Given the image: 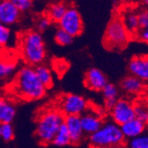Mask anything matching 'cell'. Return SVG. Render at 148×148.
Segmentation results:
<instances>
[{"label":"cell","mask_w":148,"mask_h":148,"mask_svg":"<svg viewBox=\"0 0 148 148\" xmlns=\"http://www.w3.org/2000/svg\"><path fill=\"white\" fill-rule=\"evenodd\" d=\"M12 32L8 27L0 23V47L6 45L11 40Z\"/></svg>","instance_id":"obj_27"},{"label":"cell","mask_w":148,"mask_h":148,"mask_svg":"<svg viewBox=\"0 0 148 148\" xmlns=\"http://www.w3.org/2000/svg\"><path fill=\"white\" fill-rule=\"evenodd\" d=\"M12 2L21 12H27L33 7V1L31 0H12Z\"/></svg>","instance_id":"obj_28"},{"label":"cell","mask_w":148,"mask_h":148,"mask_svg":"<svg viewBox=\"0 0 148 148\" xmlns=\"http://www.w3.org/2000/svg\"><path fill=\"white\" fill-rule=\"evenodd\" d=\"M128 69L131 75L148 82V55L134 56L129 62Z\"/></svg>","instance_id":"obj_9"},{"label":"cell","mask_w":148,"mask_h":148,"mask_svg":"<svg viewBox=\"0 0 148 148\" xmlns=\"http://www.w3.org/2000/svg\"><path fill=\"white\" fill-rule=\"evenodd\" d=\"M90 148H124L126 145L120 126L114 122L103 123L95 133L89 136Z\"/></svg>","instance_id":"obj_4"},{"label":"cell","mask_w":148,"mask_h":148,"mask_svg":"<svg viewBox=\"0 0 148 148\" xmlns=\"http://www.w3.org/2000/svg\"><path fill=\"white\" fill-rule=\"evenodd\" d=\"M16 115V108L9 100L0 98V124L11 123Z\"/></svg>","instance_id":"obj_17"},{"label":"cell","mask_w":148,"mask_h":148,"mask_svg":"<svg viewBox=\"0 0 148 148\" xmlns=\"http://www.w3.org/2000/svg\"><path fill=\"white\" fill-rule=\"evenodd\" d=\"M88 106V101L77 94H63L58 99L57 107L65 116H81L87 111Z\"/></svg>","instance_id":"obj_6"},{"label":"cell","mask_w":148,"mask_h":148,"mask_svg":"<svg viewBox=\"0 0 148 148\" xmlns=\"http://www.w3.org/2000/svg\"><path fill=\"white\" fill-rule=\"evenodd\" d=\"M0 133H1V124H0Z\"/></svg>","instance_id":"obj_33"},{"label":"cell","mask_w":148,"mask_h":148,"mask_svg":"<svg viewBox=\"0 0 148 148\" xmlns=\"http://www.w3.org/2000/svg\"><path fill=\"white\" fill-rule=\"evenodd\" d=\"M64 124L68 129L72 145H77L83 142L85 134L82 129V125H81L80 116H65Z\"/></svg>","instance_id":"obj_11"},{"label":"cell","mask_w":148,"mask_h":148,"mask_svg":"<svg viewBox=\"0 0 148 148\" xmlns=\"http://www.w3.org/2000/svg\"><path fill=\"white\" fill-rule=\"evenodd\" d=\"M101 91L103 94L106 107L108 110H111L118 100L119 90H118L117 86L113 84L107 83L106 85L103 88V90Z\"/></svg>","instance_id":"obj_19"},{"label":"cell","mask_w":148,"mask_h":148,"mask_svg":"<svg viewBox=\"0 0 148 148\" xmlns=\"http://www.w3.org/2000/svg\"><path fill=\"white\" fill-rule=\"evenodd\" d=\"M21 18V12L12 0L0 1V23L8 27L15 24Z\"/></svg>","instance_id":"obj_10"},{"label":"cell","mask_w":148,"mask_h":148,"mask_svg":"<svg viewBox=\"0 0 148 148\" xmlns=\"http://www.w3.org/2000/svg\"><path fill=\"white\" fill-rule=\"evenodd\" d=\"M51 144H53L56 146H59V147L66 146V145H69L71 144L69 133L64 123L59 129L58 132L56 133V135L54 136V138H53Z\"/></svg>","instance_id":"obj_22"},{"label":"cell","mask_w":148,"mask_h":148,"mask_svg":"<svg viewBox=\"0 0 148 148\" xmlns=\"http://www.w3.org/2000/svg\"><path fill=\"white\" fill-rule=\"evenodd\" d=\"M0 138L5 142H10L14 138V130L12 123H4L1 124V133Z\"/></svg>","instance_id":"obj_26"},{"label":"cell","mask_w":148,"mask_h":148,"mask_svg":"<svg viewBox=\"0 0 148 148\" xmlns=\"http://www.w3.org/2000/svg\"><path fill=\"white\" fill-rule=\"evenodd\" d=\"M65 115L57 106H45L39 110L36 119V137L41 145L51 144L60 126L64 123Z\"/></svg>","instance_id":"obj_1"},{"label":"cell","mask_w":148,"mask_h":148,"mask_svg":"<svg viewBox=\"0 0 148 148\" xmlns=\"http://www.w3.org/2000/svg\"><path fill=\"white\" fill-rule=\"evenodd\" d=\"M51 24V21L48 19V17H46L45 15L41 16L40 18H38L37 21H36V29H37V31L39 33L45 31L47 29L50 28Z\"/></svg>","instance_id":"obj_29"},{"label":"cell","mask_w":148,"mask_h":148,"mask_svg":"<svg viewBox=\"0 0 148 148\" xmlns=\"http://www.w3.org/2000/svg\"><path fill=\"white\" fill-rule=\"evenodd\" d=\"M16 68V61L10 60H0V80H5L10 77L15 72Z\"/></svg>","instance_id":"obj_23"},{"label":"cell","mask_w":148,"mask_h":148,"mask_svg":"<svg viewBox=\"0 0 148 148\" xmlns=\"http://www.w3.org/2000/svg\"><path fill=\"white\" fill-rule=\"evenodd\" d=\"M138 38L141 40L142 42L148 44V27L145 29L139 30V32L138 33Z\"/></svg>","instance_id":"obj_31"},{"label":"cell","mask_w":148,"mask_h":148,"mask_svg":"<svg viewBox=\"0 0 148 148\" xmlns=\"http://www.w3.org/2000/svg\"><path fill=\"white\" fill-rule=\"evenodd\" d=\"M107 84V78L105 74L97 68L88 69L84 76V84L90 90L99 91Z\"/></svg>","instance_id":"obj_12"},{"label":"cell","mask_w":148,"mask_h":148,"mask_svg":"<svg viewBox=\"0 0 148 148\" xmlns=\"http://www.w3.org/2000/svg\"><path fill=\"white\" fill-rule=\"evenodd\" d=\"M138 25H139V29H145L148 27V10L144 9L141 10L138 13Z\"/></svg>","instance_id":"obj_30"},{"label":"cell","mask_w":148,"mask_h":148,"mask_svg":"<svg viewBox=\"0 0 148 148\" xmlns=\"http://www.w3.org/2000/svg\"><path fill=\"white\" fill-rule=\"evenodd\" d=\"M144 87V82L131 75L125 76L121 81V88H122V90L125 93L130 94V95H136V94L142 92Z\"/></svg>","instance_id":"obj_15"},{"label":"cell","mask_w":148,"mask_h":148,"mask_svg":"<svg viewBox=\"0 0 148 148\" xmlns=\"http://www.w3.org/2000/svg\"><path fill=\"white\" fill-rule=\"evenodd\" d=\"M20 49L23 60L30 66L43 64L46 58L44 38L41 33L36 30H29L21 35Z\"/></svg>","instance_id":"obj_3"},{"label":"cell","mask_w":148,"mask_h":148,"mask_svg":"<svg viewBox=\"0 0 148 148\" xmlns=\"http://www.w3.org/2000/svg\"><path fill=\"white\" fill-rule=\"evenodd\" d=\"M130 36L120 15H114L107 25L104 35V45L108 50H123L130 43Z\"/></svg>","instance_id":"obj_5"},{"label":"cell","mask_w":148,"mask_h":148,"mask_svg":"<svg viewBox=\"0 0 148 148\" xmlns=\"http://www.w3.org/2000/svg\"><path fill=\"white\" fill-rule=\"evenodd\" d=\"M110 111L113 122L119 126L135 118L133 103L126 99H118Z\"/></svg>","instance_id":"obj_8"},{"label":"cell","mask_w":148,"mask_h":148,"mask_svg":"<svg viewBox=\"0 0 148 148\" xmlns=\"http://www.w3.org/2000/svg\"><path fill=\"white\" fill-rule=\"evenodd\" d=\"M126 148H148V133H143L142 135L129 139L125 145Z\"/></svg>","instance_id":"obj_24"},{"label":"cell","mask_w":148,"mask_h":148,"mask_svg":"<svg viewBox=\"0 0 148 148\" xmlns=\"http://www.w3.org/2000/svg\"><path fill=\"white\" fill-rule=\"evenodd\" d=\"M68 8H69V6L64 2L52 3L48 6L45 15L46 17H48V19L51 22L59 23L60 21L64 16L65 12H66Z\"/></svg>","instance_id":"obj_18"},{"label":"cell","mask_w":148,"mask_h":148,"mask_svg":"<svg viewBox=\"0 0 148 148\" xmlns=\"http://www.w3.org/2000/svg\"><path fill=\"white\" fill-rule=\"evenodd\" d=\"M134 106L135 118L143 123L145 126L148 125V100L139 99Z\"/></svg>","instance_id":"obj_21"},{"label":"cell","mask_w":148,"mask_h":148,"mask_svg":"<svg viewBox=\"0 0 148 148\" xmlns=\"http://www.w3.org/2000/svg\"><path fill=\"white\" fill-rule=\"evenodd\" d=\"M12 90L20 99L33 101L43 99L47 89L39 81L33 66H25L16 74Z\"/></svg>","instance_id":"obj_2"},{"label":"cell","mask_w":148,"mask_h":148,"mask_svg":"<svg viewBox=\"0 0 148 148\" xmlns=\"http://www.w3.org/2000/svg\"><path fill=\"white\" fill-rule=\"evenodd\" d=\"M144 3H145V6H146V7L148 8V0H145V1Z\"/></svg>","instance_id":"obj_32"},{"label":"cell","mask_w":148,"mask_h":148,"mask_svg":"<svg viewBox=\"0 0 148 148\" xmlns=\"http://www.w3.org/2000/svg\"><path fill=\"white\" fill-rule=\"evenodd\" d=\"M35 72L36 74V76L38 77L39 81L41 84L46 88L50 89L53 85V75L51 73V70L49 66L46 65L41 64L35 66Z\"/></svg>","instance_id":"obj_20"},{"label":"cell","mask_w":148,"mask_h":148,"mask_svg":"<svg viewBox=\"0 0 148 148\" xmlns=\"http://www.w3.org/2000/svg\"><path fill=\"white\" fill-rule=\"evenodd\" d=\"M54 39H55V42L58 45L61 46H66L73 43L74 37L71 36L69 33L64 31L63 29L58 28L54 34Z\"/></svg>","instance_id":"obj_25"},{"label":"cell","mask_w":148,"mask_h":148,"mask_svg":"<svg viewBox=\"0 0 148 148\" xmlns=\"http://www.w3.org/2000/svg\"><path fill=\"white\" fill-rule=\"evenodd\" d=\"M80 122L84 134L89 136L99 130L103 124L101 116L96 112L85 111L80 116Z\"/></svg>","instance_id":"obj_13"},{"label":"cell","mask_w":148,"mask_h":148,"mask_svg":"<svg viewBox=\"0 0 148 148\" xmlns=\"http://www.w3.org/2000/svg\"><path fill=\"white\" fill-rule=\"evenodd\" d=\"M145 125L141 123L140 121L138 119L134 118L130 121H129L128 123L121 125L120 129L122 131L123 137L128 139H132L135 138L140 135H142L143 133L145 131Z\"/></svg>","instance_id":"obj_14"},{"label":"cell","mask_w":148,"mask_h":148,"mask_svg":"<svg viewBox=\"0 0 148 148\" xmlns=\"http://www.w3.org/2000/svg\"><path fill=\"white\" fill-rule=\"evenodd\" d=\"M60 29L75 37L80 36L84 30V21L81 13L75 6H69L64 16L59 22Z\"/></svg>","instance_id":"obj_7"},{"label":"cell","mask_w":148,"mask_h":148,"mask_svg":"<svg viewBox=\"0 0 148 148\" xmlns=\"http://www.w3.org/2000/svg\"><path fill=\"white\" fill-rule=\"evenodd\" d=\"M126 30L129 32L130 36L136 35L139 32V25L138 13L131 10H127L123 12V14L120 15Z\"/></svg>","instance_id":"obj_16"}]
</instances>
